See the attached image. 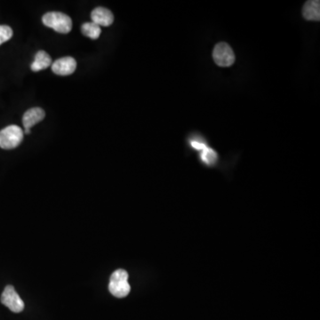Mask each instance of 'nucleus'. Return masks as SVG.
Masks as SVG:
<instances>
[{
  "label": "nucleus",
  "mask_w": 320,
  "mask_h": 320,
  "mask_svg": "<svg viewBox=\"0 0 320 320\" xmlns=\"http://www.w3.org/2000/svg\"><path fill=\"white\" fill-rule=\"evenodd\" d=\"M77 62L72 57H63V58L56 60L52 64V71L55 74L60 76H68L71 75L76 71Z\"/></svg>",
  "instance_id": "6"
},
{
  "label": "nucleus",
  "mask_w": 320,
  "mask_h": 320,
  "mask_svg": "<svg viewBox=\"0 0 320 320\" xmlns=\"http://www.w3.org/2000/svg\"><path fill=\"white\" fill-rule=\"evenodd\" d=\"M81 31L84 35L92 39H97L102 33L101 27L98 26L97 24H94L93 22L83 24Z\"/></svg>",
  "instance_id": "11"
},
{
  "label": "nucleus",
  "mask_w": 320,
  "mask_h": 320,
  "mask_svg": "<svg viewBox=\"0 0 320 320\" xmlns=\"http://www.w3.org/2000/svg\"><path fill=\"white\" fill-rule=\"evenodd\" d=\"M91 18L93 23L97 24L98 26L108 27L113 24V14L109 9L104 8H97L94 9L91 14Z\"/></svg>",
  "instance_id": "8"
},
{
  "label": "nucleus",
  "mask_w": 320,
  "mask_h": 320,
  "mask_svg": "<svg viewBox=\"0 0 320 320\" xmlns=\"http://www.w3.org/2000/svg\"><path fill=\"white\" fill-rule=\"evenodd\" d=\"M191 144H192L193 148H196V149H199V150H203L204 148L207 147L205 142L201 141H197V140H193V141H191Z\"/></svg>",
  "instance_id": "14"
},
{
  "label": "nucleus",
  "mask_w": 320,
  "mask_h": 320,
  "mask_svg": "<svg viewBox=\"0 0 320 320\" xmlns=\"http://www.w3.org/2000/svg\"><path fill=\"white\" fill-rule=\"evenodd\" d=\"M213 58L218 66L223 68L231 67L236 61V56L232 48L230 45L224 42H221L215 46L213 51Z\"/></svg>",
  "instance_id": "4"
},
{
  "label": "nucleus",
  "mask_w": 320,
  "mask_h": 320,
  "mask_svg": "<svg viewBox=\"0 0 320 320\" xmlns=\"http://www.w3.org/2000/svg\"><path fill=\"white\" fill-rule=\"evenodd\" d=\"M302 16L307 21H320V2L318 0H309L302 8Z\"/></svg>",
  "instance_id": "9"
},
{
  "label": "nucleus",
  "mask_w": 320,
  "mask_h": 320,
  "mask_svg": "<svg viewBox=\"0 0 320 320\" xmlns=\"http://www.w3.org/2000/svg\"><path fill=\"white\" fill-rule=\"evenodd\" d=\"M13 37L12 28L8 25H0V46L11 39Z\"/></svg>",
  "instance_id": "13"
},
{
  "label": "nucleus",
  "mask_w": 320,
  "mask_h": 320,
  "mask_svg": "<svg viewBox=\"0 0 320 320\" xmlns=\"http://www.w3.org/2000/svg\"><path fill=\"white\" fill-rule=\"evenodd\" d=\"M42 22L47 27L52 28L55 32L63 34L69 33L72 29L71 17L63 13H47L43 16Z\"/></svg>",
  "instance_id": "2"
},
{
  "label": "nucleus",
  "mask_w": 320,
  "mask_h": 320,
  "mask_svg": "<svg viewBox=\"0 0 320 320\" xmlns=\"http://www.w3.org/2000/svg\"><path fill=\"white\" fill-rule=\"evenodd\" d=\"M201 158H202L204 163L211 166V165L215 164V161L217 159V154L213 148L207 147V148H204L203 151H202Z\"/></svg>",
  "instance_id": "12"
},
{
  "label": "nucleus",
  "mask_w": 320,
  "mask_h": 320,
  "mask_svg": "<svg viewBox=\"0 0 320 320\" xmlns=\"http://www.w3.org/2000/svg\"><path fill=\"white\" fill-rule=\"evenodd\" d=\"M45 116H46V113L41 108H32V109L27 110L23 117V123H24L25 133L29 134L31 133V128L32 126H34L36 124L42 121L45 118Z\"/></svg>",
  "instance_id": "7"
},
{
  "label": "nucleus",
  "mask_w": 320,
  "mask_h": 320,
  "mask_svg": "<svg viewBox=\"0 0 320 320\" xmlns=\"http://www.w3.org/2000/svg\"><path fill=\"white\" fill-rule=\"evenodd\" d=\"M23 140L24 131L18 125H9L0 131V148L13 149L18 147Z\"/></svg>",
  "instance_id": "3"
},
{
  "label": "nucleus",
  "mask_w": 320,
  "mask_h": 320,
  "mask_svg": "<svg viewBox=\"0 0 320 320\" xmlns=\"http://www.w3.org/2000/svg\"><path fill=\"white\" fill-rule=\"evenodd\" d=\"M52 65V59L49 55L45 51H39L37 53L35 60L32 64V70L33 71H40L46 70Z\"/></svg>",
  "instance_id": "10"
},
{
  "label": "nucleus",
  "mask_w": 320,
  "mask_h": 320,
  "mask_svg": "<svg viewBox=\"0 0 320 320\" xmlns=\"http://www.w3.org/2000/svg\"><path fill=\"white\" fill-rule=\"evenodd\" d=\"M1 302L15 313L22 312L24 309V302L13 285H8L1 295Z\"/></svg>",
  "instance_id": "5"
},
{
  "label": "nucleus",
  "mask_w": 320,
  "mask_h": 320,
  "mask_svg": "<svg viewBox=\"0 0 320 320\" xmlns=\"http://www.w3.org/2000/svg\"><path fill=\"white\" fill-rule=\"evenodd\" d=\"M109 290L112 295L117 298L127 296L131 291L127 271L123 269L114 271L109 279Z\"/></svg>",
  "instance_id": "1"
}]
</instances>
